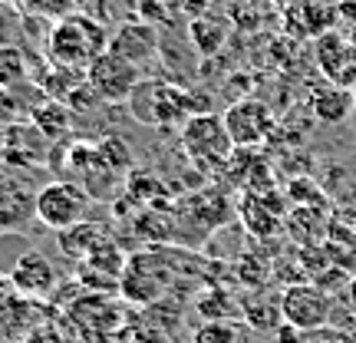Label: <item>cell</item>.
<instances>
[{"label": "cell", "mask_w": 356, "mask_h": 343, "mask_svg": "<svg viewBox=\"0 0 356 343\" xmlns=\"http://www.w3.org/2000/svg\"><path fill=\"white\" fill-rule=\"evenodd\" d=\"M109 30L102 20L89 17L83 10H73L70 17L56 20L47 33V60L53 66H66V70H83L99 60L109 50Z\"/></svg>", "instance_id": "cell-1"}, {"label": "cell", "mask_w": 356, "mask_h": 343, "mask_svg": "<svg viewBox=\"0 0 356 343\" xmlns=\"http://www.w3.org/2000/svg\"><path fill=\"white\" fill-rule=\"evenodd\" d=\"M204 102V96H195L168 79H142L129 96V113L149 129H181L191 115L211 113Z\"/></svg>", "instance_id": "cell-2"}, {"label": "cell", "mask_w": 356, "mask_h": 343, "mask_svg": "<svg viewBox=\"0 0 356 343\" xmlns=\"http://www.w3.org/2000/svg\"><path fill=\"white\" fill-rule=\"evenodd\" d=\"M89 205H92V198L79 189L76 182L53 178V182L37 189L33 215H37L40 225H47L50 231H66V228H73V225H79V221H86Z\"/></svg>", "instance_id": "cell-3"}, {"label": "cell", "mask_w": 356, "mask_h": 343, "mask_svg": "<svg viewBox=\"0 0 356 343\" xmlns=\"http://www.w3.org/2000/svg\"><path fill=\"white\" fill-rule=\"evenodd\" d=\"M178 132H181V149L195 166H228V159L234 155V142H231L228 129H225V119L215 113L191 115Z\"/></svg>", "instance_id": "cell-4"}, {"label": "cell", "mask_w": 356, "mask_h": 343, "mask_svg": "<svg viewBox=\"0 0 356 343\" xmlns=\"http://www.w3.org/2000/svg\"><path fill=\"white\" fill-rule=\"evenodd\" d=\"M280 310H284V324H291L304 333H314L330 327L333 297L327 291H320L314 280H300V284H287L280 291Z\"/></svg>", "instance_id": "cell-5"}, {"label": "cell", "mask_w": 356, "mask_h": 343, "mask_svg": "<svg viewBox=\"0 0 356 343\" xmlns=\"http://www.w3.org/2000/svg\"><path fill=\"white\" fill-rule=\"evenodd\" d=\"M66 172H70V182H76L92 202L96 198L106 202L119 189V172H113V168L102 162L96 142H73L66 149Z\"/></svg>", "instance_id": "cell-6"}, {"label": "cell", "mask_w": 356, "mask_h": 343, "mask_svg": "<svg viewBox=\"0 0 356 343\" xmlns=\"http://www.w3.org/2000/svg\"><path fill=\"white\" fill-rule=\"evenodd\" d=\"M221 119H225V129H228L234 149H254V145H261L274 132V113H270V106L254 99V96L234 99L221 113Z\"/></svg>", "instance_id": "cell-7"}, {"label": "cell", "mask_w": 356, "mask_h": 343, "mask_svg": "<svg viewBox=\"0 0 356 343\" xmlns=\"http://www.w3.org/2000/svg\"><path fill=\"white\" fill-rule=\"evenodd\" d=\"M86 79L102 102H129V96L136 93V86H139L145 77H142L139 66L126 63L122 56H115V53L106 50L99 60L86 70Z\"/></svg>", "instance_id": "cell-8"}, {"label": "cell", "mask_w": 356, "mask_h": 343, "mask_svg": "<svg viewBox=\"0 0 356 343\" xmlns=\"http://www.w3.org/2000/svg\"><path fill=\"white\" fill-rule=\"evenodd\" d=\"M168 291V264H162L155 255H136L129 257L119 294L132 304H152Z\"/></svg>", "instance_id": "cell-9"}, {"label": "cell", "mask_w": 356, "mask_h": 343, "mask_svg": "<svg viewBox=\"0 0 356 343\" xmlns=\"http://www.w3.org/2000/svg\"><path fill=\"white\" fill-rule=\"evenodd\" d=\"M109 53L122 56L132 66H145L149 60L159 56V30L149 20H126L115 26V33L109 37Z\"/></svg>", "instance_id": "cell-10"}, {"label": "cell", "mask_w": 356, "mask_h": 343, "mask_svg": "<svg viewBox=\"0 0 356 343\" xmlns=\"http://www.w3.org/2000/svg\"><path fill=\"white\" fill-rule=\"evenodd\" d=\"M47 152H50V142L33 129L30 119H26V122H13V126H7L3 149H0L3 166H10V168H37V166H43Z\"/></svg>", "instance_id": "cell-11"}, {"label": "cell", "mask_w": 356, "mask_h": 343, "mask_svg": "<svg viewBox=\"0 0 356 343\" xmlns=\"http://www.w3.org/2000/svg\"><path fill=\"white\" fill-rule=\"evenodd\" d=\"M10 284L17 294L26 297H47L56 287V267L43 251H26L13 261L10 267Z\"/></svg>", "instance_id": "cell-12"}, {"label": "cell", "mask_w": 356, "mask_h": 343, "mask_svg": "<svg viewBox=\"0 0 356 343\" xmlns=\"http://www.w3.org/2000/svg\"><path fill=\"white\" fill-rule=\"evenodd\" d=\"M109 241H113L109 228L102 221H92V218H86V221H79V225H73V228H66V231H56V244H60L63 257L79 261V264L89 261L102 244H109Z\"/></svg>", "instance_id": "cell-13"}, {"label": "cell", "mask_w": 356, "mask_h": 343, "mask_svg": "<svg viewBox=\"0 0 356 343\" xmlns=\"http://www.w3.org/2000/svg\"><path fill=\"white\" fill-rule=\"evenodd\" d=\"M310 113L323 126H340L346 115L356 113L353 109V89H343L337 83H323L320 89H314L310 96Z\"/></svg>", "instance_id": "cell-14"}, {"label": "cell", "mask_w": 356, "mask_h": 343, "mask_svg": "<svg viewBox=\"0 0 356 343\" xmlns=\"http://www.w3.org/2000/svg\"><path fill=\"white\" fill-rule=\"evenodd\" d=\"M33 202H37V191H26L20 182L3 178V185H0V231L24 228L30 218H37Z\"/></svg>", "instance_id": "cell-15"}, {"label": "cell", "mask_w": 356, "mask_h": 343, "mask_svg": "<svg viewBox=\"0 0 356 343\" xmlns=\"http://www.w3.org/2000/svg\"><path fill=\"white\" fill-rule=\"evenodd\" d=\"M26 119L33 122V129H37V132H40V136H43L47 142H56V139H63L66 132H70V119H73V109H70L66 102H60V99H50V96H43L37 106H30Z\"/></svg>", "instance_id": "cell-16"}, {"label": "cell", "mask_w": 356, "mask_h": 343, "mask_svg": "<svg viewBox=\"0 0 356 343\" xmlns=\"http://www.w3.org/2000/svg\"><path fill=\"white\" fill-rule=\"evenodd\" d=\"M241 221L244 228L257 234V238H270L274 231L280 228V212H277V202L274 195H248L241 202Z\"/></svg>", "instance_id": "cell-17"}, {"label": "cell", "mask_w": 356, "mask_h": 343, "mask_svg": "<svg viewBox=\"0 0 356 343\" xmlns=\"http://www.w3.org/2000/svg\"><path fill=\"white\" fill-rule=\"evenodd\" d=\"M241 314L248 317V324L254 330H267V333H277L284 327V310H280V294H264L254 291V297H244L241 301Z\"/></svg>", "instance_id": "cell-18"}, {"label": "cell", "mask_w": 356, "mask_h": 343, "mask_svg": "<svg viewBox=\"0 0 356 343\" xmlns=\"http://www.w3.org/2000/svg\"><path fill=\"white\" fill-rule=\"evenodd\" d=\"M317 70L323 73L327 83H337L340 73H343L346 63V50H350V37H343L340 30H327L317 37Z\"/></svg>", "instance_id": "cell-19"}, {"label": "cell", "mask_w": 356, "mask_h": 343, "mask_svg": "<svg viewBox=\"0 0 356 343\" xmlns=\"http://www.w3.org/2000/svg\"><path fill=\"white\" fill-rule=\"evenodd\" d=\"M188 40L195 43V50L202 56H215V53H221L225 40H228V20L218 17V13H202V17L191 20Z\"/></svg>", "instance_id": "cell-20"}, {"label": "cell", "mask_w": 356, "mask_h": 343, "mask_svg": "<svg viewBox=\"0 0 356 343\" xmlns=\"http://www.w3.org/2000/svg\"><path fill=\"white\" fill-rule=\"evenodd\" d=\"M26 53L13 43H0V89H13L26 79Z\"/></svg>", "instance_id": "cell-21"}, {"label": "cell", "mask_w": 356, "mask_h": 343, "mask_svg": "<svg viewBox=\"0 0 356 343\" xmlns=\"http://www.w3.org/2000/svg\"><path fill=\"white\" fill-rule=\"evenodd\" d=\"M96 149H99V155H102V162L113 168V172H129L132 168V152H129V145L119 136H102L99 142H96Z\"/></svg>", "instance_id": "cell-22"}, {"label": "cell", "mask_w": 356, "mask_h": 343, "mask_svg": "<svg viewBox=\"0 0 356 343\" xmlns=\"http://www.w3.org/2000/svg\"><path fill=\"white\" fill-rule=\"evenodd\" d=\"M20 7L33 17H43V20H63L76 10V0H20Z\"/></svg>", "instance_id": "cell-23"}, {"label": "cell", "mask_w": 356, "mask_h": 343, "mask_svg": "<svg viewBox=\"0 0 356 343\" xmlns=\"http://www.w3.org/2000/svg\"><path fill=\"white\" fill-rule=\"evenodd\" d=\"M195 343H238V327L231 324V320H208L202 324L195 337Z\"/></svg>", "instance_id": "cell-24"}, {"label": "cell", "mask_w": 356, "mask_h": 343, "mask_svg": "<svg viewBox=\"0 0 356 343\" xmlns=\"http://www.w3.org/2000/svg\"><path fill=\"white\" fill-rule=\"evenodd\" d=\"M287 198L297 208H314V205H323V191L310 178H297V182H291V189H287Z\"/></svg>", "instance_id": "cell-25"}, {"label": "cell", "mask_w": 356, "mask_h": 343, "mask_svg": "<svg viewBox=\"0 0 356 343\" xmlns=\"http://www.w3.org/2000/svg\"><path fill=\"white\" fill-rule=\"evenodd\" d=\"M198 307H202V314L208 320H228L231 297L225 291H204L202 297H198Z\"/></svg>", "instance_id": "cell-26"}, {"label": "cell", "mask_w": 356, "mask_h": 343, "mask_svg": "<svg viewBox=\"0 0 356 343\" xmlns=\"http://www.w3.org/2000/svg\"><path fill=\"white\" fill-rule=\"evenodd\" d=\"M20 122V102L13 99L10 89H0V129Z\"/></svg>", "instance_id": "cell-27"}, {"label": "cell", "mask_w": 356, "mask_h": 343, "mask_svg": "<svg viewBox=\"0 0 356 343\" xmlns=\"http://www.w3.org/2000/svg\"><path fill=\"white\" fill-rule=\"evenodd\" d=\"M337 86H343V89H356V33L350 37L346 63H343V73H340V79H337Z\"/></svg>", "instance_id": "cell-28"}, {"label": "cell", "mask_w": 356, "mask_h": 343, "mask_svg": "<svg viewBox=\"0 0 356 343\" xmlns=\"http://www.w3.org/2000/svg\"><path fill=\"white\" fill-rule=\"evenodd\" d=\"M310 343H356L350 330H337V327H323V330L310 333Z\"/></svg>", "instance_id": "cell-29"}, {"label": "cell", "mask_w": 356, "mask_h": 343, "mask_svg": "<svg viewBox=\"0 0 356 343\" xmlns=\"http://www.w3.org/2000/svg\"><path fill=\"white\" fill-rule=\"evenodd\" d=\"M165 7L172 13H181V17L195 20V17H202L204 13V0H165Z\"/></svg>", "instance_id": "cell-30"}, {"label": "cell", "mask_w": 356, "mask_h": 343, "mask_svg": "<svg viewBox=\"0 0 356 343\" xmlns=\"http://www.w3.org/2000/svg\"><path fill=\"white\" fill-rule=\"evenodd\" d=\"M76 7L89 17H96V20H106V13H109V0H76Z\"/></svg>", "instance_id": "cell-31"}, {"label": "cell", "mask_w": 356, "mask_h": 343, "mask_svg": "<svg viewBox=\"0 0 356 343\" xmlns=\"http://www.w3.org/2000/svg\"><path fill=\"white\" fill-rule=\"evenodd\" d=\"M274 337H277V343H310V333L297 330V327H291V324H284Z\"/></svg>", "instance_id": "cell-32"}, {"label": "cell", "mask_w": 356, "mask_h": 343, "mask_svg": "<svg viewBox=\"0 0 356 343\" xmlns=\"http://www.w3.org/2000/svg\"><path fill=\"white\" fill-rule=\"evenodd\" d=\"M346 304L356 310V274L350 280H346Z\"/></svg>", "instance_id": "cell-33"}, {"label": "cell", "mask_w": 356, "mask_h": 343, "mask_svg": "<svg viewBox=\"0 0 356 343\" xmlns=\"http://www.w3.org/2000/svg\"><path fill=\"white\" fill-rule=\"evenodd\" d=\"M267 3H274V7H277V10H287V7H291L293 0H267Z\"/></svg>", "instance_id": "cell-34"}, {"label": "cell", "mask_w": 356, "mask_h": 343, "mask_svg": "<svg viewBox=\"0 0 356 343\" xmlns=\"http://www.w3.org/2000/svg\"><path fill=\"white\" fill-rule=\"evenodd\" d=\"M0 7H20V0H0Z\"/></svg>", "instance_id": "cell-35"}, {"label": "cell", "mask_w": 356, "mask_h": 343, "mask_svg": "<svg viewBox=\"0 0 356 343\" xmlns=\"http://www.w3.org/2000/svg\"><path fill=\"white\" fill-rule=\"evenodd\" d=\"M3 136H7V129H0V149H3Z\"/></svg>", "instance_id": "cell-36"}, {"label": "cell", "mask_w": 356, "mask_h": 343, "mask_svg": "<svg viewBox=\"0 0 356 343\" xmlns=\"http://www.w3.org/2000/svg\"><path fill=\"white\" fill-rule=\"evenodd\" d=\"M3 178H7V175H3V168H0V185H3Z\"/></svg>", "instance_id": "cell-37"}, {"label": "cell", "mask_w": 356, "mask_h": 343, "mask_svg": "<svg viewBox=\"0 0 356 343\" xmlns=\"http://www.w3.org/2000/svg\"><path fill=\"white\" fill-rule=\"evenodd\" d=\"M353 109H356V89H353Z\"/></svg>", "instance_id": "cell-38"}]
</instances>
